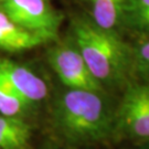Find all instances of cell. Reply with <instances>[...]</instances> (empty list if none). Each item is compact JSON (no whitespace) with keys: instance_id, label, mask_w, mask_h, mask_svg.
Here are the masks:
<instances>
[{"instance_id":"1","label":"cell","mask_w":149,"mask_h":149,"mask_svg":"<svg viewBox=\"0 0 149 149\" xmlns=\"http://www.w3.org/2000/svg\"><path fill=\"white\" fill-rule=\"evenodd\" d=\"M51 125L68 145L102 144L114 137L115 108L106 92L64 87L52 104Z\"/></svg>"},{"instance_id":"10","label":"cell","mask_w":149,"mask_h":149,"mask_svg":"<svg viewBox=\"0 0 149 149\" xmlns=\"http://www.w3.org/2000/svg\"><path fill=\"white\" fill-rule=\"evenodd\" d=\"M123 27L139 39H149V0H126Z\"/></svg>"},{"instance_id":"9","label":"cell","mask_w":149,"mask_h":149,"mask_svg":"<svg viewBox=\"0 0 149 149\" xmlns=\"http://www.w3.org/2000/svg\"><path fill=\"white\" fill-rule=\"evenodd\" d=\"M31 133L24 118L0 114V149H28Z\"/></svg>"},{"instance_id":"8","label":"cell","mask_w":149,"mask_h":149,"mask_svg":"<svg viewBox=\"0 0 149 149\" xmlns=\"http://www.w3.org/2000/svg\"><path fill=\"white\" fill-rule=\"evenodd\" d=\"M92 21L107 30L119 31L124 23L126 0H83Z\"/></svg>"},{"instance_id":"11","label":"cell","mask_w":149,"mask_h":149,"mask_svg":"<svg viewBox=\"0 0 149 149\" xmlns=\"http://www.w3.org/2000/svg\"><path fill=\"white\" fill-rule=\"evenodd\" d=\"M130 80L149 83V39L130 44Z\"/></svg>"},{"instance_id":"2","label":"cell","mask_w":149,"mask_h":149,"mask_svg":"<svg viewBox=\"0 0 149 149\" xmlns=\"http://www.w3.org/2000/svg\"><path fill=\"white\" fill-rule=\"evenodd\" d=\"M71 39L103 87H120L130 81V44L119 31L98 27L90 17H75Z\"/></svg>"},{"instance_id":"5","label":"cell","mask_w":149,"mask_h":149,"mask_svg":"<svg viewBox=\"0 0 149 149\" xmlns=\"http://www.w3.org/2000/svg\"><path fill=\"white\" fill-rule=\"evenodd\" d=\"M47 56L48 63L64 87L106 92L91 72L71 38L53 41Z\"/></svg>"},{"instance_id":"12","label":"cell","mask_w":149,"mask_h":149,"mask_svg":"<svg viewBox=\"0 0 149 149\" xmlns=\"http://www.w3.org/2000/svg\"><path fill=\"white\" fill-rule=\"evenodd\" d=\"M34 106L11 91L0 80V114L6 116L26 118Z\"/></svg>"},{"instance_id":"4","label":"cell","mask_w":149,"mask_h":149,"mask_svg":"<svg viewBox=\"0 0 149 149\" xmlns=\"http://www.w3.org/2000/svg\"><path fill=\"white\" fill-rule=\"evenodd\" d=\"M0 9L17 24L42 37L48 43L59 39L63 15L49 0H0Z\"/></svg>"},{"instance_id":"7","label":"cell","mask_w":149,"mask_h":149,"mask_svg":"<svg viewBox=\"0 0 149 149\" xmlns=\"http://www.w3.org/2000/svg\"><path fill=\"white\" fill-rule=\"evenodd\" d=\"M47 40L26 30L0 9V50L17 53L45 44Z\"/></svg>"},{"instance_id":"13","label":"cell","mask_w":149,"mask_h":149,"mask_svg":"<svg viewBox=\"0 0 149 149\" xmlns=\"http://www.w3.org/2000/svg\"><path fill=\"white\" fill-rule=\"evenodd\" d=\"M43 149H80L79 146H72V145H56V144H48Z\"/></svg>"},{"instance_id":"14","label":"cell","mask_w":149,"mask_h":149,"mask_svg":"<svg viewBox=\"0 0 149 149\" xmlns=\"http://www.w3.org/2000/svg\"><path fill=\"white\" fill-rule=\"evenodd\" d=\"M129 149H149V140L146 141L144 145L139 146V147H135V148H129Z\"/></svg>"},{"instance_id":"3","label":"cell","mask_w":149,"mask_h":149,"mask_svg":"<svg viewBox=\"0 0 149 149\" xmlns=\"http://www.w3.org/2000/svg\"><path fill=\"white\" fill-rule=\"evenodd\" d=\"M114 137L149 140V83L130 80L115 108Z\"/></svg>"},{"instance_id":"6","label":"cell","mask_w":149,"mask_h":149,"mask_svg":"<svg viewBox=\"0 0 149 149\" xmlns=\"http://www.w3.org/2000/svg\"><path fill=\"white\" fill-rule=\"evenodd\" d=\"M0 80L18 96L36 106L49 96L48 83L29 66L0 55Z\"/></svg>"}]
</instances>
